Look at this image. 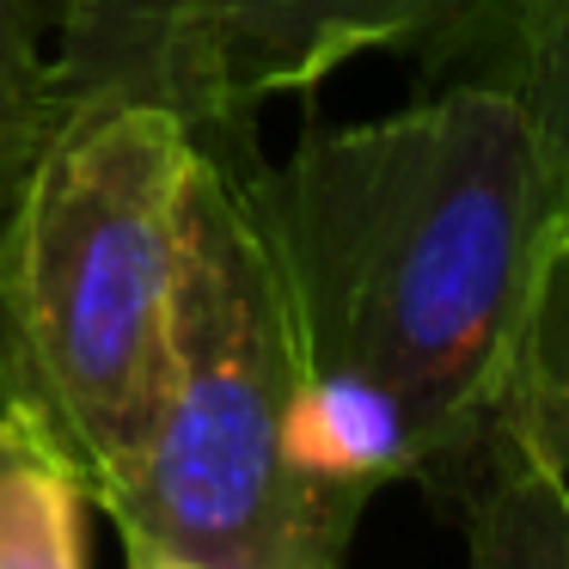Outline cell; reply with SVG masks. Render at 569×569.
Segmentation results:
<instances>
[{
  "label": "cell",
  "instance_id": "cell-6",
  "mask_svg": "<svg viewBox=\"0 0 569 569\" xmlns=\"http://www.w3.org/2000/svg\"><path fill=\"white\" fill-rule=\"evenodd\" d=\"M92 483L38 398H0V569H87Z\"/></svg>",
  "mask_w": 569,
  "mask_h": 569
},
{
  "label": "cell",
  "instance_id": "cell-1",
  "mask_svg": "<svg viewBox=\"0 0 569 569\" xmlns=\"http://www.w3.org/2000/svg\"><path fill=\"white\" fill-rule=\"evenodd\" d=\"M312 380L392 410L417 478L483 447L545 233L569 190L508 87L312 129L282 172H246Z\"/></svg>",
  "mask_w": 569,
  "mask_h": 569
},
{
  "label": "cell",
  "instance_id": "cell-8",
  "mask_svg": "<svg viewBox=\"0 0 569 569\" xmlns=\"http://www.w3.org/2000/svg\"><path fill=\"white\" fill-rule=\"evenodd\" d=\"M68 117L62 74V7L56 0H0V221L43 141Z\"/></svg>",
  "mask_w": 569,
  "mask_h": 569
},
{
  "label": "cell",
  "instance_id": "cell-7",
  "mask_svg": "<svg viewBox=\"0 0 569 569\" xmlns=\"http://www.w3.org/2000/svg\"><path fill=\"white\" fill-rule=\"evenodd\" d=\"M466 471V569H569V478L496 441Z\"/></svg>",
  "mask_w": 569,
  "mask_h": 569
},
{
  "label": "cell",
  "instance_id": "cell-10",
  "mask_svg": "<svg viewBox=\"0 0 569 569\" xmlns=\"http://www.w3.org/2000/svg\"><path fill=\"white\" fill-rule=\"evenodd\" d=\"M129 569H209V563H184V557H160V551H136L129 545Z\"/></svg>",
  "mask_w": 569,
  "mask_h": 569
},
{
  "label": "cell",
  "instance_id": "cell-2",
  "mask_svg": "<svg viewBox=\"0 0 569 569\" xmlns=\"http://www.w3.org/2000/svg\"><path fill=\"white\" fill-rule=\"evenodd\" d=\"M300 398L307 349L251 178L202 148L160 410L92 496L136 551L209 569H343L361 502L300 466Z\"/></svg>",
  "mask_w": 569,
  "mask_h": 569
},
{
  "label": "cell",
  "instance_id": "cell-5",
  "mask_svg": "<svg viewBox=\"0 0 569 569\" xmlns=\"http://www.w3.org/2000/svg\"><path fill=\"white\" fill-rule=\"evenodd\" d=\"M483 441L569 478V197L545 233Z\"/></svg>",
  "mask_w": 569,
  "mask_h": 569
},
{
  "label": "cell",
  "instance_id": "cell-3",
  "mask_svg": "<svg viewBox=\"0 0 569 569\" xmlns=\"http://www.w3.org/2000/svg\"><path fill=\"white\" fill-rule=\"evenodd\" d=\"M197 129L148 99L62 117L13 202L7 295L38 405L104 483L136 459L166 392Z\"/></svg>",
  "mask_w": 569,
  "mask_h": 569
},
{
  "label": "cell",
  "instance_id": "cell-4",
  "mask_svg": "<svg viewBox=\"0 0 569 569\" xmlns=\"http://www.w3.org/2000/svg\"><path fill=\"white\" fill-rule=\"evenodd\" d=\"M68 111L148 99L209 148L246 111L312 92L373 50H417L453 80H490L557 0H56Z\"/></svg>",
  "mask_w": 569,
  "mask_h": 569
},
{
  "label": "cell",
  "instance_id": "cell-9",
  "mask_svg": "<svg viewBox=\"0 0 569 569\" xmlns=\"http://www.w3.org/2000/svg\"><path fill=\"white\" fill-rule=\"evenodd\" d=\"M490 87H508L520 99V111H527L532 136L545 148V166L569 190V0L545 7L520 31V43L496 62Z\"/></svg>",
  "mask_w": 569,
  "mask_h": 569
}]
</instances>
